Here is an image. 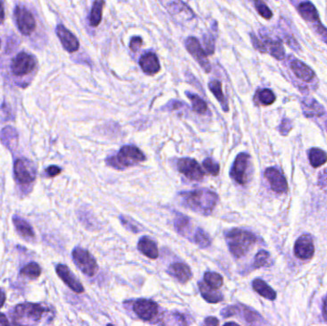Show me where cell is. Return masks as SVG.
Wrapping results in <instances>:
<instances>
[{
    "mask_svg": "<svg viewBox=\"0 0 327 326\" xmlns=\"http://www.w3.org/2000/svg\"><path fill=\"white\" fill-rule=\"evenodd\" d=\"M179 195L186 208L202 215L212 214L218 200L217 194L207 189L184 192Z\"/></svg>",
    "mask_w": 327,
    "mask_h": 326,
    "instance_id": "1",
    "label": "cell"
},
{
    "mask_svg": "<svg viewBox=\"0 0 327 326\" xmlns=\"http://www.w3.org/2000/svg\"><path fill=\"white\" fill-rule=\"evenodd\" d=\"M225 239L231 254L235 258L245 256L256 244V235L241 229H233L226 232Z\"/></svg>",
    "mask_w": 327,
    "mask_h": 326,
    "instance_id": "2",
    "label": "cell"
},
{
    "mask_svg": "<svg viewBox=\"0 0 327 326\" xmlns=\"http://www.w3.org/2000/svg\"><path fill=\"white\" fill-rule=\"evenodd\" d=\"M49 312V309L41 304L22 303L15 308L13 321L15 324H38Z\"/></svg>",
    "mask_w": 327,
    "mask_h": 326,
    "instance_id": "3",
    "label": "cell"
},
{
    "mask_svg": "<svg viewBox=\"0 0 327 326\" xmlns=\"http://www.w3.org/2000/svg\"><path fill=\"white\" fill-rule=\"evenodd\" d=\"M145 155L135 145H123L117 154L107 157L106 164L116 170H123L125 168L135 166L145 161Z\"/></svg>",
    "mask_w": 327,
    "mask_h": 326,
    "instance_id": "4",
    "label": "cell"
},
{
    "mask_svg": "<svg viewBox=\"0 0 327 326\" xmlns=\"http://www.w3.org/2000/svg\"><path fill=\"white\" fill-rule=\"evenodd\" d=\"M72 257L74 263L84 275L93 276L97 273L98 271L97 261L87 250L77 247L72 252Z\"/></svg>",
    "mask_w": 327,
    "mask_h": 326,
    "instance_id": "5",
    "label": "cell"
},
{
    "mask_svg": "<svg viewBox=\"0 0 327 326\" xmlns=\"http://www.w3.org/2000/svg\"><path fill=\"white\" fill-rule=\"evenodd\" d=\"M37 67V61L31 54L21 52L12 61L11 70L15 76L21 77L30 74Z\"/></svg>",
    "mask_w": 327,
    "mask_h": 326,
    "instance_id": "6",
    "label": "cell"
},
{
    "mask_svg": "<svg viewBox=\"0 0 327 326\" xmlns=\"http://www.w3.org/2000/svg\"><path fill=\"white\" fill-rule=\"evenodd\" d=\"M250 155L248 153H239L235 159L230 175L239 185H245L249 179Z\"/></svg>",
    "mask_w": 327,
    "mask_h": 326,
    "instance_id": "7",
    "label": "cell"
},
{
    "mask_svg": "<svg viewBox=\"0 0 327 326\" xmlns=\"http://www.w3.org/2000/svg\"><path fill=\"white\" fill-rule=\"evenodd\" d=\"M132 309L136 316L144 321H150L157 316L158 305L151 299L139 298L133 302Z\"/></svg>",
    "mask_w": 327,
    "mask_h": 326,
    "instance_id": "8",
    "label": "cell"
},
{
    "mask_svg": "<svg viewBox=\"0 0 327 326\" xmlns=\"http://www.w3.org/2000/svg\"><path fill=\"white\" fill-rule=\"evenodd\" d=\"M15 175L21 184H30L35 181L37 170L33 162L27 159H19L15 163Z\"/></svg>",
    "mask_w": 327,
    "mask_h": 326,
    "instance_id": "9",
    "label": "cell"
},
{
    "mask_svg": "<svg viewBox=\"0 0 327 326\" xmlns=\"http://www.w3.org/2000/svg\"><path fill=\"white\" fill-rule=\"evenodd\" d=\"M177 169L188 179L193 181H201L205 174L198 162L192 158H182L177 163Z\"/></svg>",
    "mask_w": 327,
    "mask_h": 326,
    "instance_id": "10",
    "label": "cell"
},
{
    "mask_svg": "<svg viewBox=\"0 0 327 326\" xmlns=\"http://www.w3.org/2000/svg\"><path fill=\"white\" fill-rule=\"evenodd\" d=\"M15 16L18 28L21 34L25 36L31 35L36 29V21L31 12L27 10L24 6L18 5L15 10Z\"/></svg>",
    "mask_w": 327,
    "mask_h": 326,
    "instance_id": "11",
    "label": "cell"
},
{
    "mask_svg": "<svg viewBox=\"0 0 327 326\" xmlns=\"http://www.w3.org/2000/svg\"><path fill=\"white\" fill-rule=\"evenodd\" d=\"M186 48L189 53L195 58L196 61L199 63V65L204 69L205 72L209 73L212 70V66L208 61V55L202 48L200 42L197 39L190 37L186 41Z\"/></svg>",
    "mask_w": 327,
    "mask_h": 326,
    "instance_id": "12",
    "label": "cell"
},
{
    "mask_svg": "<svg viewBox=\"0 0 327 326\" xmlns=\"http://www.w3.org/2000/svg\"><path fill=\"white\" fill-rule=\"evenodd\" d=\"M271 189L276 194H285L288 191V183L284 175L276 168H268L264 173Z\"/></svg>",
    "mask_w": 327,
    "mask_h": 326,
    "instance_id": "13",
    "label": "cell"
},
{
    "mask_svg": "<svg viewBox=\"0 0 327 326\" xmlns=\"http://www.w3.org/2000/svg\"><path fill=\"white\" fill-rule=\"evenodd\" d=\"M294 253L299 259H310L315 253V246L312 236L302 235L298 237L295 243Z\"/></svg>",
    "mask_w": 327,
    "mask_h": 326,
    "instance_id": "14",
    "label": "cell"
},
{
    "mask_svg": "<svg viewBox=\"0 0 327 326\" xmlns=\"http://www.w3.org/2000/svg\"><path fill=\"white\" fill-rule=\"evenodd\" d=\"M56 272L62 281L75 293L81 294L84 291V288L82 283L78 280V278L74 275L67 266L59 264L56 268Z\"/></svg>",
    "mask_w": 327,
    "mask_h": 326,
    "instance_id": "15",
    "label": "cell"
},
{
    "mask_svg": "<svg viewBox=\"0 0 327 326\" xmlns=\"http://www.w3.org/2000/svg\"><path fill=\"white\" fill-rule=\"evenodd\" d=\"M56 33H57L58 38L62 42L63 48L66 51L69 52V53H74V52L79 50L80 42L78 41V39L72 34L70 31L66 29L63 25L62 24L58 25V27L56 29Z\"/></svg>",
    "mask_w": 327,
    "mask_h": 326,
    "instance_id": "16",
    "label": "cell"
},
{
    "mask_svg": "<svg viewBox=\"0 0 327 326\" xmlns=\"http://www.w3.org/2000/svg\"><path fill=\"white\" fill-rule=\"evenodd\" d=\"M290 67L296 78L304 82H313L316 75L307 64L299 60H293L290 63Z\"/></svg>",
    "mask_w": 327,
    "mask_h": 326,
    "instance_id": "17",
    "label": "cell"
},
{
    "mask_svg": "<svg viewBox=\"0 0 327 326\" xmlns=\"http://www.w3.org/2000/svg\"><path fill=\"white\" fill-rule=\"evenodd\" d=\"M168 273L181 283L188 282L193 277L191 268L183 262H175L172 264L168 269Z\"/></svg>",
    "mask_w": 327,
    "mask_h": 326,
    "instance_id": "18",
    "label": "cell"
},
{
    "mask_svg": "<svg viewBox=\"0 0 327 326\" xmlns=\"http://www.w3.org/2000/svg\"><path fill=\"white\" fill-rule=\"evenodd\" d=\"M140 66L145 74L155 75L160 71V62L157 56L153 53H146L140 59Z\"/></svg>",
    "mask_w": 327,
    "mask_h": 326,
    "instance_id": "19",
    "label": "cell"
},
{
    "mask_svg": "<svg viewBox=\"0 0 327 326\" xmlns=\"http://www.w3.org/2000/svg\"><path fill=\"white\" fill-rule=\"evenodd\" d=\"M297 11H298L299 15L301 16V18L308 22L313 23V24H317L320 22L318 12L313 3L309 2V1L301 2L297 7Z\"/></svg>",
    "mask_w": 327,
    "mask_h": 326,
    "instance_id": "20",
    "label": "cell"
},
{
    "mask_svg": "<svg viewBox=\"0 0 327 326\" xmlns=\"http://www.w3.org/2000/svg\"><path fill=\"white\" fill-rule=\"evenodd\" d=\"M138 250L148 258L156 259L159 255L157 244L148 236H142L138 242Z\"/></svg>",
    "mask_w": 327,
    "mask_h": 326,
    "instance_id": "21",
    "label": "cell"
},
{
    "mask_svg": "<svg viewBox=\"0 0 327 326\" xmlns=\"http://www.w3.org/2000/svg\"><path fill=\"white\" fill-rule=\"evenodd\" d=\"M301 107L304 116H306L307 118L320 117L324 114L323 106L315 99H303L301 102Z\"/></svg>",
    "mask_w": 327,
    "mask_h": 326,
    "instance_id": "22",
    "label": "cell"
},
{
    "mask_svg": "<svg viewBox=\"0 0 327 326\" xmlns=\"http://www.w3.org/2000/svg\"><path fill=\"white\" fill-rule=\"evenodd\" d=\"M198 287H199V291L202 295V297L206 301H208L210 303L214 304V303L220 302L224 299V296H222V294L220 292L217 291V289H214V288L207 285L204 282H199Z\"/></svg>",
    "mask_w": 327,
    "mask_h": 326,
    "instance_id": "23",
    "label": "cell"
},
{
    "mask_svg": "<svg viewBox=\"0 0 327 326\" xmlns=\"http://www.w3.org/2000/svg\"><path fill=\"white\" fill-rule=\"evenodd\" d=\"M267 53H270L277 61H283L285 59V51L282 43L277 40H271L269 38L264 39Z\"/></svg>",
    "mask_w": 327,
    "mask_h": 326,
    "instance_id": "24",
    "label": "cell"
},
{
    "mask_svg": "<svg viewBox=\"0 0 327 326\" xmlns=\"http://www.w3.org/2000/svg\"><path fill=\"white\" fill-rule=\"evenodd\" d=\"M253 288L258 295L265 297L269 300H275L276 298V293L270 286L266 283L264 280L260 278H256L253 283Z\"/></svg>",
    "mask_w": 327,
    "mask_h": 326,
    "instance_id": "25",
    "label": "cell"
},
{
    "mask_svg": "<svg viewBox=\"0 0 327 326\" xmlns=\"http://www.w3.org/2000/svg\"><path fill=\"white\" fill-rule=\"evenodd\" d=\"M174 227L179 235L189 237L192 230V223L189 217H187L184 214H177L174 220Z\"/></svg>",
    "mask_w": 327,
    "mask_h": 326,
    "instance_id": "26",
    "label": "cell"
},
{
    "mask_svg": "<svg viewBox=\"0 0 327 326\" xmlns=\"http://www.w3.org/2000/svg\"><path fill=\"white\" fill-rule=\"evenodd\" d=\"M309 161L313 168H318L327 162V154L320 148L313 147L308 151Z\"/></svg>",
    "mask_w": 327,
    "mask_h": 326,
    "instance_id": "27",
    "label": "cell"
},
{
    "mask_svg": "<svg viewBox=\"0 0 327 326\" xmlns=\"http://www.w3.org/2000/svg\"><path fill=\"white\" fill-rule=\"evenodd\" d=\"M209 89L214 94L216 100L221 103L223 110L227 112L229 110V106L226 101L225 96L222 91V83L217 80H214L209 82Z\"/></svg>",
    "mask_w": 327,
    "mask_h": 326,
    "instance_id": "28",
    "label": "cell"
},
{
    "mask_svg": "<svg viewBox=\"0 0 327 326\" xmlns=\"http://www.w3.org/2000/svg\"><path fill=\"white\" fill-rule=\"evenodd\" d=\"M104 6V0H95L93 3L92 10L90 14V25L93 27L99 26L102 19V9Z\"/></svg>",
    "mask_w": 327,
    "mask_h": 326,
    "instance_id": "29",
    "label": "cell"
},
{
    "mask_svg": "<svg viewBox=\"0 0 327 326\" xmlns=\"http://www.w3.org/2000/svg\"><path fill=\"white\" fill-rule=\"evenodd\" d=\"M14 224L17 228V231L21 234L22 236L26 237V238H31L34 237V231L32 229L31 226L28 224L25 220L21 219L18 216L14 217Z\"/></svg>",
    "mask_w": 327,
    "mask_h": 326,
    "instance_id": "30",
    "label": "cell"
},
{
    "mask_svg": "<svg viewBox=\"0 0 327 326\" xmlns=\"http://www.w3.org/2000/svg\"><path fill=\"white\" fill-rule=\"evenodd\" d=\"M257 102L262 105H271L276 101V95L271 89H260L256 92V96Z\"/></svg>",
    "mask_w": 327,
    "mask_h": 326,
    "instance_id": "31",
    "label": "cell"
},
{
    "mask_svg": "<svg viewBox=\"0 0 327 326\" xmlns=\"http://www.w3.org/2000/svg\"><path fill=\"white\" fill-rule=\"evenodd\" d=\"M186 95L191 100L192 104H193V109L195 112L198 113V114H204L207 112L208 105L204 100H202L198 95L192 94L190 92H187Z\"/></svg>",
    "mask_w": 327,
    "mask_h": 326,
    "instance_id": "32",
    "label": "cell"
},
{
    "mask_svg": "<svg viewBox=\"0 0 327 326\" xmlns=\"http://www.w3.org/2000/svg\"><path fill=\"white\" fill-rule=\"evenodd\" d=\"M1 141L5 143L8 147H11V144H16L18 143V133L16 129H14L11 126L5 127L0 134Z\"/></svg>",
    "mask_w": 327,
    "mask_h": 326,
    "instance_id": "33",
    "label": "cell"
},
{
    "mask_svg": "<svg viewBox=\"0 0 327 326\" xmlns=\"http://www.w3.org/2000/svg\"><path fill=\"white\" fill-rule=\"evenodd\" d=\"M239 313H242L243 315V317L245 319L246 321L250 324H257V323H260L261 321V316L256 313V311L250 309L249 307H246L244 305H239Z\"/></svg>",
    "mask_w": 327,
    "mask_h": 326,
    "instance_id": "34",
    "label": "cell"
},
{
    "mask_svg": "<svg viewBox=\"0 0 327 326\" xmlns=\"http://www.w3.org/2000/svg\"><path fill=\"white\" fill-rule=\"evenodd\" d=\"M194 241L200 248H203V249L209 248L211 246V244H212L211 237L201 228H197L196 229L195 235H194Z\"/></svg>",
    "mask_w": 327,
    "mask_h": 326,
    "instance_id": "35",
    "label": "cell"
},
{
    "mask_svg": "<svg viewBox=\"0 0 327 326\" xmlns=\"http://www.w3.org/2000/svg\"><path fill=\"white\" fill-rule=\"evenodd\" d=\"M205 283L214 289H219L223 285V277L222 275L214 273V272H207L204 275Z\"/></svg>",
    "mask_w": 327,
    "mask_h": 326,
    "instance_id": "36",
    "label": "cell"
},
{
    "mask_svg": "<svg viewBox=\"0 0 327 326\" xmlns=\"http://www.w3.org/2000/svg\"><path fill=\"white\" fill-rule=\"evenodd\" d=\"M41 267L36 262H31V263L27 264L24 268H22V270L21 271V275L30 277L32 279L38 278L41 275Z\"/></svg>",
    "mask_w": 327,
    "mask_h": 326,
    "instance_id": "37",
    "label": "cell"
},
{
    "mask_svg": "<svg viewBox=\"0 0 327 326\" xmlns=\"http://www.w3.org/2000/svg\"><path fill=\"white\" fill-rule=\"evenodd\" d=\"M271 264V255L266 252L264 250L259 251L256 255V257L254 259V267L257 268H262V267H267Z\"/></svg>",
    "mask_w": 327,
    "mask_h": 326,
    "instance_id": "38",
    "label": "cell"
},
{
    "mask_svg": "<svg viewBox=\"0 0 327 326\" xmlns=\"http://www.w3.org/2000/svg\"><path fill=\"white\" fill-rule=\"evenodd\" d=\"M255 7L257 13L265 20H271L273 17L272 11L266 5L262 0H255Z\"/></svg>",
    "mask_w": 327,
    "mask_h": 326,
    "instance_id": "39",
    "label": "cell"
},
{
    "mask_svg": "<svg viewBox=\"0 0 327 326\" xmlns=\"http://www.w3.org/2000/svg\"><path fill=\"white\" fill-rule=\"evenodd\" d=\"M203 167L208 174L216 176L220 172V166L212 158H207L203 161Z\"/></svg>",
    "mask_w": 327,
    "mask_h": 326,
    "instance_id": "40",
    "label": "cell"
},
{
    "mask_svg": "<svg viewBox=\"0 0 327 326\" xmlns=\"http://www.w3.org/2000/svg\"><path fill=\"white\" fill-rule=\"evenodd\" d=\"M119 218H120V221L123 224V227L126 228L127 230H129L130 232H133V233L140 232V230L137 228V226L134 224V221L131 218H128L127 216H124V215H120Z\"/></svg>",
    "mask_w": 327,
    "mask_h": 326,
    "instance_id": "41",
    "label": "cell"
},
{
    "mask_svg": "<svg viewBox=\"0 0 327 326\" xmlns=\"http://www.w3.org/2000/svg\"><path fill=\"white\" fill-rule=\"evenodd\" d=\"M204 46V50L207 55H213L215 53V40L212 36H205Z\"/></svg>",
    "mask_w": 327,
    "mask_h": 326,
    "instance_id": "42",
    "label": "cell"
},
{
    "mask_svg": "<svg viewBox=\"0 0 327 326\" xmlns=\"http://www.w3.org/2000/svg\"><path fill=\"white\" fill-rule=\"evenodd\" d=\"M251 40H252V43L255 47V49H256L257 51L262 53V54H265L267 53V49H266L265 44L263 41H260L257 37H256L255 34L251 33Z\"/></svg>",
    "mask_w": 327,
    "mask_h": 326,
    "instance_id": "43",
    "label": "cell"
},
{
    "mask_svg": "<svg viewBox=\"0 0 327 326\" xmlns=\"http://www.w3.org/2000/svg\"><path fill=\"white\" fill-rule=\"evenodd\" d=\"M239 305L228 306L221 311V316L223 317H230L239 314Z\"/></svg>",
    "mask_w": 327,
    "mask_h": 326,
    "instance_id": "44",
    "label": "cell"
},
{
    "mask_svg": "<svg viewBox=\"0 0 327 326\" xmlns=\"http://www.w3.org/2000/svg\"><path fill=\"white\" fill-rule=\"evenodd\" d=\"M292 127H293L292 122L289 119L285 118L282 120V122L279 125V132L283 136H287L288 133L292 130Z\"/></svg>",
    "mask_w": 327,
    "mask_h": 326,
    "instance_id": "45",
    "label": "cell"
},
{
    "mask_svg": "<svg viewBox=\"0 0 327 326\" xmlns=\"http://www.w3.org/2000/svg\"><path fill=\"white\" fill-rule=\"evenodd\" d=\"M142 44H143L142 38H140V37H133L131 41H130V43H129V47H130L131 51L138 52V50L141 48Z\"/></svg>",
    "mask_w": 327,
    "mask_h": 326,
    "instance_id": "46",
    "label": "cell"
},
{
    "mask_svg": "<svg viewBox=\"0 0 327 326\" xmlns=\"http://www.w3.org/2000/svg\"><path fill=\"white\" fill-rule=\"evenodd\" d=\"M316 32H317V35L320 37V39L327 44V29L320 22L316 24Z\"/></svg>",
    "mask_w": 327,
    "mask_h": 326,
    "instance_id": "47",
    "label": "cell"
},
{
    "mask_svg": "<svg viewBox=\"0 0 327 326\" xmlns=\"http://www.w3.org/2000/svg\"><path fill=\"white\" fill-rule=\"evenodd\" d=\"M318 186L327 193V169L318 176Z\"/></svg>",
    "mask_w": 327,
    "mask_h": 326,
    "instance_id": "48",
    "label": "cell"
},
{
    "mask_svg": "<svg viewBox=\"0 0 327 326\" xmlns=\"http://www.w3.org/2000/svg\"><path fill=\"white\" fill-rule=\"evenodd\" d=\"M61 172H62V169L57 167V166H51L46 170V173L50 177H54V176L59 175V174H61Z\"/></svg>",
    "mask_w": 327,
    "mask_h": 326,
    "instance_id": "49",
    "label": "cell"
},
{
    "mask_svg": "<svg viewBox=\"0 0 327 326\" xmlns=\"http://www.w3.org/2000/svg\"><path fill=\"white\" fill-rule=\"evenodd\" d=\"M285 42H286L287 45H289L291 48H293L296 51H297V49L299 48L298 43L296 42V40L293 37H287Z\"/></svg>",
    "mask_w": 327,
    "mask_h": 326,
    "instance_id": "50",
    "label": "cell"
},
{
    "mask_svg": "<svg viewBox=\"0 0 327 326\" xmlns=\"http://www.w3.org/2000/svg\"><path fill=\"white\" fill-rule=\"evenodd\" d=\"M205 325L215 326L219 324V320L215 317V316H208L206 317L204 320Z\"/></svg>",
    "mask_w": 327,
    "mask_h": 326,
    "instance_id": "51",
    "label": "cell"
},
{
    "mask_svg": "<svg viewBox=\"0 0 327 326\" xmlns=\"http://www.w3.org/2000/svg\"><path fill=\"white\" fill-rule=\"evenodd\" d=\"M5 20V10H4V6L3 3L0 1V24H2Z\"/></svg>",
    "mask_w": 327,
    "mask_h": 326,
    "instance_id": "52",
    "label": "cell"
},
{
    "mask_svg": "<svg viewBox=\"0 0 327 326\" xmlns=\"http://www.w3.org/2000/svg\"><path fill=\"white\" fill-rule=\"evenodd\" d=\"M8 324H9L8 318L5 316V315L0 313V325H8Z\"/></svg>",
    "mask_w": 327,
    "mask_h": 326,
    "instance_id": "53",
    "label": "cell"
},
{
    "mask_svg": "<svg viewBox=\"0 0 327 326\" xmlns=\"http://www.w3.org/2000/svg\"><path fill=\"white\" fill-rule=\"evenodd\" d=\"M322 315H323V317L325 319V321L327 322V296L326 298L324 299V302H323V308H322Z\"/></svg>",
    "mask_w": 327,
    "mask_h": 326,
    "instance_id": "54",
    "label": "cell"
},
{
    "mask_svg": "<svg viewBox=\"0 0 327 326\" xmlns=\"http://www.w3.org/2000/svg\"><path fill=\"white\" fill-rule=\"evenodd\" d=\"M5 300H6V296H5L4 292H2L0 290V308L5 303Z\"/></svg>",
    "mask_w": 327,
    "mask_h": 326,
    "instance_id": "55",
    "label": "cell"
},
{
    "mask_svg": "<svg viewBox=\"0 0 327 326\" xmlns=\"http://www.w3.org/2000/svg\"><path fill=\"white\" fill-rule=\"evenodd\" d=\"M229 324H233V325H237L236 322H234V321H231V322H227L225 323V325H229Z\"/></svg>",
    "mask_w": 327,
    "mask_h": 326,
    "instance_id": "56",
    "label": "cell"
}]
</instances>
